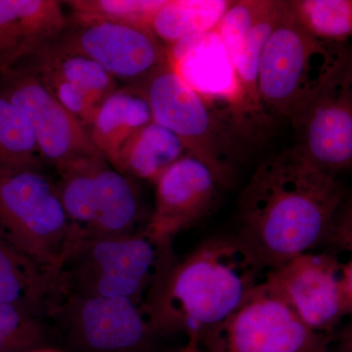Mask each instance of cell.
<instances>
[{
    "instance_id": "obj_1",
    "label": "cell",
    "mask_w": 352,
    "mask_h": 352,
    "mask_svg": "<svg viewBox=\"0 0 352 352\" xmlns=\"http://www.w3.org/2000/svg\"><path fill=\"white\" fill-rule=\"evenodd\" d=\"M346 199L337 175L286 150L259 164L242 190L237 235L273 270L324 247Z\"/></svg>"
},
{
    "instance_id": "obj_2",
    "label": "cell",
    "mask_w": 352,
    "mask_h": 352,
    "mask_svg": "<svg viewBox=\"0 0 352 352\" xmlns=\"http://www.w3.org/2000/svg\"><path fill=\"white\" fill-rule=\"evenodd\" d=\"M267 271L237 234L214 236L184 258L173 254L141 308L155 336L185 333L187 344H197L245 302Z\"/></svg>"
},
{
    "instance_id": "obj_3",
    "label": "cell",
    "mask_w": 352,
    "mask_h": 352,
    "mask_svg": "<svg viewBox=\"0 0 352 352\" xmlns=\"http://www.w3.org/2000/svg\"><path fill=\"white\" fill-rule=\"evenodd\" d=\"M175 254L141 229L127 235L72 238L57 276L58 296L129 298L142 305L157 275Z\"/></svg>"
},
{
    "instance_id": "obj_4",
    "label": "cell",
    "mask_w": 352,
    "mask_h": 352,
    "mask_svg": "<svg viewBox=\"0 0 352 352\" xmlns=\"http://www.w3.org/2000/svg\"><path fill=\"white\" fill-rule=\"evenodd\" d=\"M349 54L346 43L320 41L305 31L284 1L259 64L261 116L291 120Z\"/></svg>"
},
{
    "instance_id": "obj_5",
    "label": "cell",
    "mask_w": 352,
    "mask_h": 352,
    "mask_svg": "<svg viewBox=\"0 0 352 352\" xmlns=\"http://www.w3.org/2000/svg\"><path fill=\"white\" fill-rule=\"evenodd\" d=\"M135 88L149 104L153 122L173 132L190 156L207 164L223 188L230 186L240 157L235 124L168 63Z\"/></svg>"
},
{
    "instance_id": "obj_6",
    "label": "cell",
    "mask_w": 352,
    "mask_h": 352,
    "mask_svg": "<svg viewBox=\"0 0 352 352\" xmlns=\"http://www.w3.org/2000/svg\"><path fill=\"white\" fill-rule=\"evenodd\" d=\"M0 232L56 278L73 228L56 185L39 170H0Z\"/></svg>"
},
{
    "instance_id": "obj_7",
    "label": "cell",
    "mask_w": 352,
    "mask_h": 352,
    "mask_svg": "<svg viewBox=\"0 0 352 352\" xmlns=\"http://www.w3.org/2000/svg\"><path fill=\"white\" fill-rule=\"evenodd\" d=\"M335 333L308 328L265 278L245 302L219 325L204 333V352H326Z\"/></svg>"
},
{
    "instance_id": "obj_8",
    "label": "cell",
    "mask_w": 352,
    "mask_h": 352,
    "mask_svg": "<svg viewBox=\"0 0 352 352\" xmlns=\"http://www.w3.org/2000/svg\"><path fill=\"white\" fill-rule=\"evenodd\" d=\"M59 175L57 192L76 237H115L141 230L133 179L109 166L105 157L87 160Z\"/></svg>"
},
{
    "instance_id": "obj_9",
    "label": "cell",
    "mask_w": 352,
    "mask_h": 352,
    "mask_svg": "<svg viewBox=\"0 0 352 352\" xmlns=\"http://www.w3.org/2000/svg\"><path fill=\"white\" fill-rule=\"evenodd\" d=\"M265 281L315 332L332 333L351 314V259L338 252H305L268 270Z\"/></svg>"
},
{
    "instance_id": "obj_10",
    "label": "cell",
    "mask_w": 352,
    "mask_h": 352,
    "mask_svg": "<svg viewBox=\"0 0 352 352\" xmlns=\"http://www.w3.org/2000/svg\"><path fill=\"white\" fill-rule=\"evenodd\" d=\"M44 50L91 60L116 80L138 87L168 63L166 48L150 28L72 19Z\"/></svg>"
},
{
    "instance_id": "obj_11",
    "label": "cell",
    "mask_w": 352,
    "mask_h": 352,
    "mask_svg": "<svg viewBox=\"0 0 352 352\" xmlns=\"http://www.w3.org/2000/svg\"><path fill=\"white\" fill-rule=\"evenodd\" d=\"M0 95L27 116L41 157L58 173L87 160L104 157L87 127L57 100L31 67L18 65L0 76Z\"/></svg>"
},
{
    "instance_id": "obj_12",
    "label": "cell",
    "mask_w": 352,
    "mask_h": 352,
    "mask_svg": "<svg viewBox=\"0 0 352 352\" xmlns=\"http://www.w3.org/2000/svg\"><path fill=\"white\" fill-rule=\"evenodd\" d=\"M294 149L322 170L337 175L352 163L351 55L292 118Z\"/></svg>"
},
{
    "instance_id": "obj_13",
    "label": "cell",
    "mask_w": 352,
    "mask_h": 352,
    "mask_svg": "<svg viewBox=\"0 0 352 352\" xmlns=\"http://www.w3.org/2000/svg\"><path fill=\"white\" fill-rule=\"evenodd\" d=\"M50 314L80 352H142L155 336L141 305L129 298L64 295Z\"/></svg>"
},
{
    "instance_id": "obj_14",
    "label": "cell",
    "mask_w": 352,
    "mask_h": 352,
    "mask_svg": "<svg viewBox=\"0 0 352 352\" xmlns=\"http://www.w3.org/2000/svg\"><path fill=\"white\" fill-rule=\"evenodd\" d=\"M154 184L155 208L144 229L162 245H173L177 234L205 219L223 188L207 164L190 155L173 164Z\"/></svg>"
},
{
    "instance_id": "obj_15",
    "label": "cell",
    "mask_w": 352,
    "mask_h": 352,
    "mask_svg": "<svg viewBox=\"0 0 352 352\" xmlns=\"http://www.w3.org/2000/svg\"><path fill=\"white\" fill-rule=\"evenodd\" d=\"M283 8L284 1H232L215 30L239 85L243 111L254 117H263L258 87L261 55Z\"/></svg>"
},
{
    "instance_id": "obj_16",
    "label": "cell",
    "mask_w": 352,
    "mask_h": 352,
    "mask_svg": "<svg viewBox=\"0 0 352 352\" xmlns=\"http://www.w3.org/2000/svg\"><path fill=\"white\" fill-rule=\"evenodd\" d=\"M168 64L183 80L222 113H244L242 94L217 31L183 39L166 48Z\"/></svg>"
},
{
    "instance_id": "obj_17",
    "label": "cell",
    "mask_w": 352,
    "mask_h": 352,
    "mask_svg": "<svg viewBox=\"0 0 352 352\" xmlns=\"http://www.w3.org/2000/svg\"><path fill=\"white\" fill-rule=\"evenodd\" d=\"M30 58L32 63L28 66L87 129L102 102L119 88L112 76L87 58L57 54L44 48Z\"/></svg>"
},
{
    "instance_id": "obj_18",
    "label": "cell",
    "mask_w": 352,
    "mask_h": 352,
    "mask_svg": "<svg viewBox=\"0 0 352 352\" xmlns=\"http://www.w3.org/2000/svg\"><path fill=\"white\" fill-rule=\"evenodd\" d=\"M67 22L55 0H0V76L43 50Z\"/></svg>"
},
{
    "instance_id": "obj_19",
    "label": "cell",
    "mask_w": 352,
    "mask_h": 352,
    "mask_svg": "<svg viewBox=\"0 0 352 352\" xmlns=\"http://www.w3.org/2000/svg\"><path fill=\"white\" fill-rule=\"evenodd\" d=\"M57 300L56 278L0 232V302L20 305L41 315L50 314Z\"/></svg>"
},
{
    "instance_id": "obj_20",
    "label": "cell",
    "mask_w": 352,
    "mask_h": 352,
    "mask_svg": "<svg viewBox=\"0 0 352 352\" xmlns=\"http://www.w3.org/2000/svg\"><path fill=\"white\" fill-rule=\"evenodd\" d=\"M151 122V109L142 92L135 87L118 88L97 109L88 132L113 166L127 139Z\"/></svg>"
},
{
    "instance_id": "obj_21",
    "label": "cell",
    "mask_w": 352,
    "mask_h": 352,
    "mask_svg": "<svg viewBox=\"0 0 352 352\" xmlns=\"http://www.w3.org/2000/svg\"><path fill=\"white\" fill-rule=\"evenodd\" d=\"M187 155L186 148L173 132L151 122L127 139L113 168L131 179L155 183Z\"/></svg>"
},
{
    "instance_id": "obj_22",
    "label": "cell",
    "mask_w": 352,
    "mask_h": 352,
    "mask_svg": "<svg viewBox=\"0 0 352 352\" xmlns=\"http://www.w3.org/2000/svg\"><path fill=\"white\" fill-rule=\"evenodd\" d=\"M231 3L228 0H166L153 17L150 30L168 48L217 30Z\"/></svg>"
},
{
    "instance_id": "obj_23",
    "label": "cell",
    "mask_w": 352,
    "mask_h": 352,
    "mask_svg": "<svg viewBox=\"0 0 352 352\" xmlns=\"http://www.w3.org/2000/svg\"><path fill=\"white\" fill-rule=\"evenodd\" d=\"M34 129L25 113L0 95V170H39Z\"/></svg>"
},
{
    "instance_id": "obj_24",
    "label": "cell",
    "mask_w": 352,
    "mask_h": 352,
    "mask_svg": "<svg viewBox=\"0 0 352 352\" xmlns=\"http://www.w3.org/2000/svg\"><path fill=\"white\" fill-rule=\"evenodd\" d=\"M289 4L298 23L314 38L344 44L351 36V0H298Z\"/></svg>"
},
{
    "instance_id": "obj_25",
    "label": "cell",
    "mask_w": 352,
    "mask_h": 352,
    "mask_svg": "<svg viewBox=\"0 0 352 352\" xmlns=\"http://www.w3.org/2000/svg\"><path fill=\"white\" fill-rule=\"evenodd\" d=\"M166 0H73L66 4L73 19L103 21L150 28L153 17Z\"/></svg>"
},
{
    "instance_id": "obj_26",
    "label": "cell",
    "mask_w": 352,
    "mask_h": 352,
    "mask_svg": "<svg viewBox=\"0 0 352 352\" xmlns=\"http://www.w3.org/2000/svg\"><path fill=\"white\" fill-rule=\"evenodd\" d=\"M46 337L41 315L12 303L0 302V352L38 349Z\"/></svg>"
},
{
    "instance_id": "obj_27",
    "label": "cell",
    "mask_w": 352,
    "mask_h": 352,
    "mask_svg": "<svg viewBox=\"0 0 352 352\" xmlns=\"http://www.w3.org/2000/svg\"><path fill=\"white\" fill-rule=\"evenodd\" d=\"M336 339H337V338H336ZM335 340H333V344L329 346V349L326 352H351V328H349V330L344 331V332L340 336L339 346H338V349H335V351H332V346Z\"/></svg>"
},
{
    "instance_id": "obj_28",
    "label": "cell",
    "mask_w": 352,
    "mask_h": 352,
    "mask_svg": "<svg viewBox=\"0 0 352 352\" xmlns=\"http://www.w3.org/2000/svg\"><path fill=\"white\" fill-rule=\"evenodd\" d=\"M178 352H204L201 351L198 344H187L186 346L183 347L182 351Z\"/></svg>"
},
{
    "instance_id": "obj_29",
    "label": "cell",
    "mask_w": 352,
    "mask_h": 352,
    "mask_svg": "<svg viewBox=\"0 0 352 352\" xmlns=\"http://www.w3.org/2000/svg\"><path fill=\"white\" fill-rule=\"evenodd\" d=\"M28 352H61V351H56V349H41V347H38V349H32V351H30Z\"/></svg>"
}]
</instances>
